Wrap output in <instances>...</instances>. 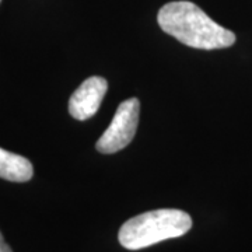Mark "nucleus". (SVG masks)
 <instances>
[{"mask_svg":"<svg viewBox=\"0 0 252 252\" xmlns=\"http://www.w3.org/2000/svg\"><path fill=\"white\" fill-rule=\"evenodd\" d=\"M164 32L195 49H223L235 42V34L219 26L192 1L180 0L164 4L157 14Z\"/></svg>","mask_w":252,"mask_h":252,"instance_id":"obj_1","label":"nucleus"},{"mask_svg":"<svg viewBox=\"0 0 252 252\" xmlns=\"http://www.w3.org/2000/svg\"><path fill=\"white\" fill-rule=\"evenodd\" d=\"M192 219L180 209H158L132 217L119 230V243L130 250H142L170 238L187 234Z\"/></svg>","mask_w":252,"mask_h":252,"instance_id":"obj_2","label":"nucleus"},{"mask_svg":"<svg viewBox=\"0 0 252 252\" xmlns=\"http://www.w3.org/2000/svg\"><path fill=\"white\" fill-rule=\"evenodd\" d=\"M139 111L140 102L137 98H129L119 104L111 125L95 144L99 153H117L132 142L137 130Z\"/></svg>","mask_w":252,"mask_h":252,"instance_id":"obj_3","label":"nucleus"},{"mask_svg":"<svg viewBox=\"0 0 252 252\" xmlns=\"http://www.w3.org/2000/svg\"><path fill=\"white\" fill-rule=\"evenodd\" d=\"M108 90V83L104 77L91 76L80 84L69 99V112L77 121H86L94 117Z\"/></svg>","mask_w":252,"mask_h":252,"instance_id":"obj_4","label":"nucleus"},{"mask_svg":"<svg viewBox=\"0 0 252 252\" xmlns=\"http://www.w3.org/2000/svg\"><path fill=\"white\" fill-rule=\"evenodd\" d=\"M32 175L34 168L30 160L0 147V178L11 182H27Z\"/></svg>","mask_w":252,"mask_h":252,"instance_id":"obj_5","label":"nucleus"},{"mask_svg":"<svg viewBox=\"0 0 252 252\" xmlns=\"http://www.w3.org/2000/svg\"><path fill=\"white\" fill-rule=\"evenodd\" d=\"M0 252H13L11 251V248H10L9 245L6 244V241H4L1 233H0Z\"/></svg>","mask_w":252,"mask_h":252,"instance_id":"obj_6","label":"nucleus"}]
</instances>
